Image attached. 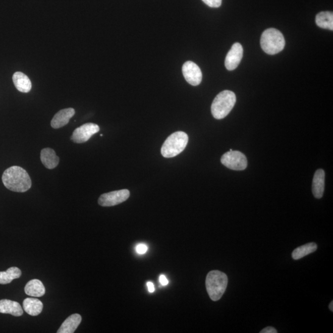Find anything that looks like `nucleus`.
<instances>
[{"label":"nucleus","instance_id":"6ab92c4d","mask_svg":"<svg viewBox=\"0 0 333 333\" xmlns=\"http://www.w3.org/2000/svg\"><path fill=\"white\" fill-rule=\"evenodd\" d=\"M316 24L322 29L333 30V14L329 11H323L318 14L315 19Z\"/></svg>","mask_w":333,"mask_h":333},{"label":"nucleus","instance_id":"9b49d317","mask_svg":"<svg viewBox=\"0 0 333 333\" xmlns=\"http://www.w3.org/2000/svg\"><path fill=\"white\" fill-rule=\"evenodd\" d=\"M76 111L73 108L62 109L56 114L51 122V126L53 129H57L66 126L69 120L73 117Z\"/></svg>","mask_w":333,"mask_h":333},{"label":"nucleus","instance_id":"423d86ee","mask_svg":"<svg viewBox=\"0 0 333 333\" xmlns=\"http://www.w3.org/2000/svg\"><path fill=\"white\" fill-rule=\"evenodd\" d=\"M221 162L227 168L234 171H243L248 165V160L245 155L242 152L233 150L222 155Z\"/></svg>","mask_w":333,"mask_h":333},{"label":"nucleus","instance_id":"20e7f679","mask_svg":"<svg viewBox=\"0 0 333 333\" xmlns=\"http://www.w3.org/2000/svg\"><path fill=\"white\" fill-rule=\"evenodd\" d=\"M260 44L266 54L273 55L281 52L285 46V40L281 32L270 28L263 32Z\"/></svg>","mask_w":333,"mask_h":333},{"label":"nucleus","instance_id":"2eb2a0df","mask_svg":"<svg viewBox=\"0 0 333 333\" xmlns=\"http://www.w3.org/2000/svg\"><path fill=\"white\" fill-rule=\"evenodd\" d=\"M40 159L44 166L48 169L57 168L60 162L54 150L48 148L41 150Z\"/></svg>","mask_w":333,"mask_h":333},{"label":"nucleus","instance_id":"0eeeda50","mask_svg":"<svg viewBox=\"0 0 333 333\" xmlns=\"http://www.w3.org/2000/svg\"><path fill=\"white\" fill-rule=\"evenodd\" d=\"M130 191L121 190L102 194L98 199V204L102 207H111L120 204L130 197Z\"/></svg>","mask_w":333,"mask_h":333},{"label":"nucleus","instance_id":"f03ea898","mask_svg":"<svg viewBox=\"0 0 333 333\" xmlns=\"http://www.w3.org/2000/svg\"><path fill=\"white\" fill-rule=\"evenodd\" d=\"M227 275L218 270L210 271L205 279V287L208 294L213 301H217L221 298L227 288Z\"/></svg>","mask_w":333,"mask_h":333},{"label":"nucleus","instance_id":"aec40b11","mask_svg":"<svg viewBox=\"0 0 333 333\" xmlns=\"http://www.w3.org/2000/svg\"><path fill=\"white\" fill-rule=\"evenodd\" d=\"M317 249V245L315 243H310L304 244L303 246H299L298 248L294 250L292 257L294 260L302 259L306 255L313 253Z\"/></svg>","mask_w":333,"mask_h":333},{"label":"nucleus","instance_id":"7ed1b4c3","mask_svg":"<svg viewBox=\"0 0 333 333\" xmlns=\"http://www.w3.org/2000/svg\"><path fill=\"white\" fill-rule=\"evenodd\" d=\"M237 101V98L232 91L225 90L217 94L211 105V112L216 119H222L231 112Z\"/></svg>","mask_w":333,"mask_h":333},{"label":"nucleus","instance_id":"4be33fe9","mask_svg":"<svg viewBox=\"0 0 333 333\" xmlns=\"http://www.w3.org/2000/svg\"><path fill=\"white\" fill-rule=\"evenodd\" d=\"M202 2L211 8H218L221 5L222 0H202Z\"/></svg>","mask_w":333,"mask_h":333},{"label":"nucleus","instance_id":"f257e3e1","mask_svg":"<svg viewBox=\"0 0 333 333\" xmlns=\"http://www.w3.org/2000/svg\"><path fill=\"white\" fill-rule=\"evenodd\" d=\"M2 181L6 188L14 192H26L32 186L29 175L19 166H12L7 169L3 174Z\"/></svg>","mask_w":333,"mask_h":333},{"label":"nucleus","instance_id":"f3484780","mask_svg":"<svg viewBox=\"0 0 333 333\" xmlns=\"http://www.w3.org/2000/svg\"><path fill=\"white\" fill-rule=\"evenodd\" d=\"M25 293L29 296L39 298L45 294V288L40 280L34 279L30 280L25 287Z\"/></svg>","mask_w":333,"mask_h":333},{"label":"nucleus","instance_id":"393cba45","mask_svg":"<svg viewBox=\"0 0 333 333\" xmlns=\"http://www.w3.org/2000/svg\"><path fill=\"white\" fill-rule=\"evenodd\" d=\"M159 282L160 283V284L162 285V286L168 285L169 283L168 280L166 279V278L164 275H163V274L160 276Z\"/></svg>","mask_w":333,"mask_h":333},{"label":"nucleus","instance_id":"b1692460","mask_svg":"<svg viewBox=\"0 0 333 333\" xmlns=\"http://www.w3.org/2000/svg\"><path fill=\"white\" fill-rule=\"evenodd\" d=\"M260 333H277L276 329H274V327L271 326H268L265 327L264 329H263L262 331L260 332Z\"/></svg>","mask_w":333,"mask_h":333},{"label":"nucleus","instance_id":"f8f14e48","mask_svg":"<svg viewBox=\"0 0 333 333\" xmlns=\"http://www.w3.org/2000/svg\"><path fill=\"white\" fill-rule=\"evenodd\" d=\"M0 313L20 316L23 314V310L20 304L8 299L0 301Z\"/></svg>","mask_w":333,"mask_h":333},{"label":"nucleus","instance_id":"39448f33","mask_svg":"<svg viewBox=\"0 0 333 333\" xmlns=\"http://www.w3.org/2000/svg\"><path fill=\"white\" fill-rule=\"evenodd\" d=\"M188 142V136L183 132H176L166 138L161 148L163 157L171 158L177 156L184 151Z\"/></svg>","mask_w":333,"mask_h":333},{"label":"nucleus","instance_id":"bb28decb","mask_svg":"<svg viewBox=\"0 0 333 333\" xmlns=\"http://www.w3.org/2000/svg\"><path fill=\"white\" fill-rule=\"evenodd\" d=\"M329 309L330 310H331L333 312V302L331 301V303L329 304Z\"/></svg>","mask_w":333,"mask_h":333},{"label":"nucleus","instance_id":"5701e85b","mask_svg":"<svg viewBox=\"0 0 333 333\" xmlns=\"http://www.w3.org/2000/svg\"><path fill=\"white\" fill-rule=\"evenodd\" d=\"M136 251H137L138 254H145L147 251H148V246L144 244H139L137 247H136Z\"/></svg>","mask_w":333,"mask_h":333},{"label":"nucleus","instance_id":"6e6552de","mask_svg":"<svg viewBox=\"0 0 333 333\" xmlns=\"http://www.w3.org/2000/svg\"><path fill=\"white\" fill-rule=\"evenodd\" d=\"M99 131V127L98 125L93 123L83 124L74 130L71 140L75 143H85Z\"/></svg>","mask_w":333,"mask_h":333},{"label":"nucleus","instance_id":"ddd939ff","mask_svg":"<svg viewBox=\"0 0 333 333\" xmlns=\"http://www.w3.org/2000/svg\"><path fill=\"white\" fill-rule=\"evenodd\" d=\"M324 179L325 174L322 169H318L313 176L312 192L315 198L320 199L323 197L324 190Z\"/></svg>","mask_w":333,"mask_h":333},{"label":"nucleus","instance_id":"a878e982","mask_svg":"<svg viewBox=\"0 0 333 333\" xmlns=\"http://www.w3.org/2000/svg\"><path fill=\"white\" fill-rule=\"evenodd\" d=\"M147 287H148V291L149 293H153L155 288L153 283L151 282L147 283Z\"/></svg>","mask_w":333,"mask_h":333},{"label":"nucleus","instance_id":"dca6fc26","mask_svg":"<svg viewBox=\"0 0 333 333\" xmlns=\"http://www.w3.org/2000/svg\"><path fill=\"white\" fill-rule=\"evenodd\" d=\"M82 321V316L77 313L69 316L61 324L58 333H73Z\"/></svg>","mask_w":333,"mask_h":333},{"label":"nucleus","instance_id":"1a4fd4ad","mask_svg":"<svg viewBox=\"0 0 333 333\" xmlns=\"http://www.w3.org/2000/svg\"><path fill=\"white\" fill-rule=\"evenodd\" d=\"M183 76L188 83L193 86L199 85L202 79L201 69L192 61H187L183 66Z\"/></svg>","mask_w":333,"mask_h":333},{"label":"nucleus","instance_id":"412c9836","mask_svg":"<svg viewBox=\"0 0 333 333\" xmlns=\"http://www.w3.org/2000/svg\"><path fill=\"white\" fill-rule=\"evenodd\" d=\"M21 274L20 269L15 266L8 268L6 271H0V284H9L13 280L20 278Z\"/></svg>","mask_w":333,"mask_h":333},{"label":"nucleus","instance_id":"9d476101","mask_svg":"<svg viewBox=\"0 0 333 333\" xmlns=\"http://www.w3.org/2000/svg\"><path fill=\"white\" fill-rule=\"evenodd\" d=\"M243 56V48L240 43L233 44L231 49L228 52L225 61L227 69L229 71H233L238 68L242 60Z\"/></svg>","mask_w":333,"mask_h":333},{"label":"nucleus","instance_id":"4468645a","mask_svg":"<svg viewBox=\"0 0 333 333\" xmlns=\"http://www.w3.org/2000/svg\"><path fill=\"white\" fill-rule=\"evenodd\" d=\"M14 84L17 90L22 93H29L32 88V83L26 74L16 72L13 76Z\"/></svg>","mask_w":333,"mask_h":333},{"label":"nucleus","instance_id":"a211bd4d","mask_svg":"<svg viewBox=\"0 0 333 333\" xmlns=\"http://www.w3.org/2000/svg\"><path fill=\"white\" fill-rule=\"evenodd\" d=\"M43 305L40 300L29 298L23 302V309L28 314L31 316H37L42 312Z\"/></svg>","mask_w":333,"mask_h":333}]
</instances>
